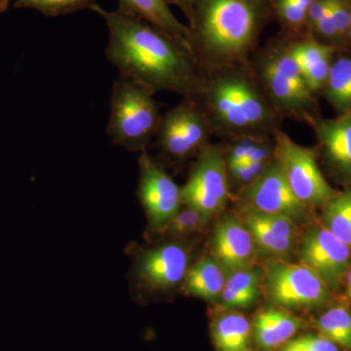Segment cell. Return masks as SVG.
I'll list each match as a JSON object with an SVG mask.
<instances>
[{
	"label": "cell",
	"mask_w": 351,
	"mask_h": 351,
	"mask_svg": "<svg viewBox=\"0 0 351 351\" xmlns=\"http://www.w3.org/2000/svg\"><path fill=\"white\" fill-rule=\"evenodd\" d=\"M189 265V252L184 245L175 242L158 245L138 256L136 278L145 290H170L184 280Z\"/></svg>",
	"instance_id": "cell-13"
},
{
	"label": "cell",
	"mask_w": 351,
	"mask_h": 351,
	"mask_svg": "<svg viewBox=\"0 0 351 351\" xmlns=\"http://www.w3.org/2000/svg\"><path fill=\"white\" fill-rule=\"evenodd\" d=\"M232 196L228 166L221 145L210 143L196 161L182 188V205L211 219L223 209Z\"/></svg>",
	"instance_id": "cell-8"
},
{
	"label": "cell",
	"mask_w": 351,
	"mask_h": 351,
	"mask_svg": "<svg viewBox=\"0 0 351 351\" xmlns=\"http://www.w3.org/2000/svg\"><path fill=\"white\" fill-rule=\"evenodd\" d=\"M119 10L137 16L186 43L188 25L176 18L167 0H119Z\"/></svg>",
	"instance_id": "cell-19"
},
{
	"label": "cell",
	"mask_w": 351,
	"mask_h": 351,
	"mask_svg": "<svg viewBox=\"0 0 351 351\" xmlns=\"http://www.w3.org/2000/svg\"><path fill=\"white\" fill-rule=\"evenodd\" d=\"M9 3H10V0H0V14L5 12L8 9Z\"/></svg>",
	"instance_id": "cell-33"
},
{
	"label": "cell",
	"mask_w": 351,
	"mask_h": 351,
	"mask_svg": "<svg viewBox=\"0 0 351 351\" xmlns=\"http://www.w3.org/2000/svg\"><path fill=\"white\" fill-rule=\"evenodd\" d=\"M316 327L322 336L351 351V313L343 306H332L321 314Z\"/></svg>",
	"instance_id": "cell-25"
},
{
	"label": "cell",
	"mask_w": 351,
	"mask_h": 351,
	"mask_svg": "<svg viewBox=\"0 0 351 351\" xmlns=\"http://www.w3.org/2000/svg\"><path fill=\"white\" fill-rule=\"evenodd\" d=\"M345 281L346 284V294H348V299L351 301V265L348 270V274H346Z\"/></svg>",
	"instance_id": "cell-31"
},
{
	"label": "cell",
	"mask_w": 351,
	"mask_h": 351,
	"mask_svg": "<svg viewBox=\"0 0 351 351\" xmlns=\"http://www.w3.org/2000/svg\"><path fill=\"white\" fill-rule=\"evenodd\" d=\"M163 113L154 94L123 76L113 83L108 135L132 152L147 151L156 138Z\"/></svg>",
	"instance_id": "cell-5"
},
{
	"label": "cell",
	"mask_w": 351,
	"mask_h": 351,
	"mask_svg": "<svg viewBox=\"0 0 351 351\" xmlns=\"http://www.w3.org/2000/svg\"><path fill=\"white\" fill-rule=\"evenodd\" d=\"M300 262L315 272L330 291H339L350 267L351 248L324 226H314L302 235Z\"/></svg>",
	"instance_id": "cell-11"
},
{
	"label": "cell",
	"mask_w": 351,
	"mask_h": 351,
	"mask_svg": "<svg viewBox=\"0 0 351 351\" xmlns=\"http://www.w3.org/2000/svg\"><path fill=\"white\" fill-rule=\"evenodd\" d=\"M249 320L237 313H226L215 321L212 336L219 351H247L250 341Z\"/></svg>",
	"instance_id": "cell-23"
},
{
	"label": "cell",
	"mask_w": 351,
	"mask_h": 351,
	"mask_svg": "<svg viewBox=\"0 0 351 351\" xmlns=\"http://www.w3.org/2000/svg\"><path fill=\"white\" fill-rule=\"evenodd\" d=\"M260 294V276L250 267L228 274L219 298L226 308H247L253 306Z\"/></svg>",
	"instance_id": "cell-21"
},
{
	"label": "cell",
	"mask_w": 351,
	"mask_h": 351,
	"mask_svg": "<svg viewBox=\"0 0 351 351\" xmlns=\"http://www.w3.org/2000/svg\"><path fill=\"white\" fill-rule=\"evenodd\" d=\"M250 63L270 106L279 117L306 125L319 119L315 95L304 82L283 34L258 48Z\"/></svg>",
	"instance_id": "cell-4"
},
{
	"label": "cell",
	"mask_w": 351,
	"mask_h": 351,
	"mask_svg": "<svg viewBox=\"0 0 351 351\" xmlns=\"http://www.w3.org/2000/svg\"><path fill=\"white\" fill-rule=\"evenodd\" d=\"M239 218L248 228L256 252L281 260L294 251L298 239V226L281 215L265 214L242 207Z\"/></svg>",
	"instance_id": "cell-14"
},
{
	"label": "cell",
	"mask_w": 351,
	"mask_h": 351,
	"mask_svg": "<svg viewBox=\"0 0 351 351\" xmlns=\"http://www.w3.org/2000/svg\"><path fill=\"white\" fill-rule=\"evenodd\" d=\"M226 270L216 258H201L189 267L184 277V289L188 294L206 301H216L221 297L226 281Z\"/></svg>",
	"instance_id": "cell-20"
},
{
	"label": "cell",
	"mask_w": 351,
	"mask_h": 351,
	"mask_svg": "<svg viewBox=\"0 0 351 351\" xmlns=\"http://www.w3.org/2000/svg\"><path fill=\"white\" fill-rule=\"evenodd\" d=\"M317 138L318 154L346 186H351V114L319 119L309 124Z\"/></svg>",
	"instance_id": "cell-15"
},
{
	"label": "cell",
	"mask_w": 351,
	"mask_h": 351,
	"mask_svg": "<svg viewBox=\"0 0 351 351\" xmlns=\"http://www.w3.org/2000/svg\"><path fill=\"white\" fill-rule=\"evenodd\" d=\"M321 93L338 115L351 114V57L334 58Z\"/></svg>",
	"instance_id": "cell-22"
},
{
	"label": "cell",
	"mask_w": 351,
	"mask_h": 351,
	"mask_svg": "<svg viewBox=\"0 0 351 351\" xmlns=\"http://www.w3.org/2000/svg\"><path fill=\"white\" fill-rule=\"evenodd\" d=\"M211 252L226 274L252 267L255 244L239 216L226 214L219 219L212 237Z\"/></svg>",
	"instance_id": "cell-16"
},
{
	"label": "cell",
	"mask_w": 351,
	"mask_h": 351,
	"mask_svg": "<svg viewBox=\"0 0 351 351\" xmlns=\"http://www.w3.org/2000/svg\"><path fill=\"white\" fill-rule=\"evenodd\" d=\"M283 34L307 87L315 96L321 93L338 48L321 43L307 32L298 36Z\"/></svg>",
	"instance_id": "cell-17"
},
{
	"label": "cell",
	"mask_w": 351,
	"mask_h": 351,
	"mask_svg": "<svg viewBox=\"0 0 351 351\" xmlns=\"http://www.w3.org/2000/svg\"><path fill=\"white\" fill-rule=\"evenodd\" d=\"M274 157L295 195L309 208L323 207L338 195L321 172L316 147L295 143L285 132L276 135Z\"/></svg>",
	"instance_id": "cell-7"
},
{
	"label": "cell",
	"mask_w": 351,
	"mask_h": 351,
	"mask_svg": "<svg viewBox=\"0 0 351 351\" xmlns=\"http://www.w3.org/2000/svg\"><path fill=\"white\" fill-rule=\"evenodd\" d=\"M271 0H193L186 43L201 71L250 63Z\"/></svg>",
	"instance_id": "cell-2"
},
{
	"label": "cell",
	"mask_w": 351,
	"mask_h": 351,
	"mask_svg": "<svg viewBox=\"0 0 351 351\" xmlns=\"http://www.w3.org/2000/svg\"><path fill=\"white\" fill-rule=\"evenodd\" d=\"M323 226L351 248V186L323 206Z\"/></svg>",
	"instance_id": "cell-24"
},
{
	"label": "cell",
	"mask_w": 351,
	"mask_h": 351,
	"mask_svg": "<svg viewBox=\"0 0 351 351\" xmlns=\"http://www.w3.org/2000/svg\"><path fill=\"white\" fill-rule=\"evenodd\" d=\"M247 351H248V350H247Z\"/></svg>",
	"instance_id": "cell-34"
},
{
	"label": "cell",
	"mask_w": 351,
	"mask_h": 351,
	"mask_svg": "<svg viewBox=\"0 0 351 351\" xmlns=\"http://www.w3.org/2000/svg\"><path fill=\"white\" fill-rule=\"evenodd\" d=\"M212 137L206 117L195 98H182L166 110L156 136L161 154L177 162L197 156Z\"/></svg>",
	"instance_id": "cell-6"
},
{
	"label": "cell",
	"mask_w": 351,
	"mask_h": 351,
	"mask_svg": "<svg viewBox=\"0 0 351 351\" xmlns=\"http://www.w3.org/2000/svg\"><path fill=\"white\" fill-rule=\"evenodd\" d=\"M209 219L197 210L184 205V209L181 208L162 230L173 237H184L202 230Z\"/></svg>",
	"instance_id": "cell-28"
},
{
	"label": "cell",
	"mask_w": 351,
	"mask_h": 351,
	"mask_svg": "<svg viewBox=\"0 0 351 351\" xmlns=\"http://www.w3.org/2000/svg\"><path fill=\"white\" fill-rule=\"evenodd\" d=\"M168 3L177 6L184 14L188 23L191 21L193 11V0H167Z\"/></svg>",
	"instance_id": "cell-30"
},
{
	"label": "cell",
	"mask_w": 351,
	"mask_h": 351,
	"mask_svg": "<svg viewBox=\"0 0 351 351\" xmlns=\"http://www.w3.org/2000/svg\"><path fill=\"white\" fill-rule=\"evenodd\" d=\"M91 10L105 20L106 56L120 76L152 94L170 92L195 98L202 73L188 44L119 9L108 11L96 4Z\"/></svg>",
	"instance_id": "cell-1"
},
{
	"label": "cell",
	"mask_w": 351,
	"mask_h": 351,
	"mask_svg": "<svg viewBox=\"0 0 351 351\" xmlns=\"http://www.w3.org/2000/svg\"><path fill=\"white\" fill-rule=\"evenodd\" d=\"M302 328L297 316L280 308H269L258 314L254 320V338L258 348L271 351L280 348Z\"/></svg>",
	"instance_id": "cell-18"
},
{
	"label": "cell",
	"mask_w": 351,
	"mask_h": 351,
	"mask_svg": "<svg viewBox=\"0 0 351 351\" xmlns=\"http://www.w3.org/2000/svg\"><path fill=\"white\" fill-rule=\"evenodd\" d=\"M242 207L261 213L281 215L301 223L309 208L293 193L276 157L257 180L237 191Z\"/></svg>",
	"instance_id": "cell-10"
},
{
	"label": "cell",
	"mask_w": 351,
	"mask_h": 351,
	"mask_svg": "<svg viewBox=\"0 0 351 351\" xmlns=\"http://www.w3.org/2000/svg\"><path fill=\"white\" fill-rule=\"evenodd\" d=\"M201 73L195 99L215 137L223 141L243 136L274 138L283 130L284 119L270 106L251 63Z\"/></svg>",
	"instance_id": "cell-3"
},
{
	"label": "cell",
	"mask_w": 351,
	"mask_h": 351,
	"mask_svg": "<svg viewBox=\"0 0 351 351\" xmlns=\"http://www.w3.org/2000/svg\"><path fill=\"white\" fill-rule=\"evenodd\" d=\"M292 341L302 351H339L334 341L322 335H306Z\"/></svg>",
	"instance_id": "cell-29"
},
{
	"label": "cell",
	"mask_w": 351,
	"mask_h": 351,
	"mask_svg": "<svg viewBox=\"0 0 351 351\" xmlns=\"http://www.w3.org/2000/svg\"><path fill=\"white\" fill-rule=\"evenodd\" d=\"M314 0H271L274 18L280 25L283 34L290 36L306 32L309 7Z\"/></svg>",
	"instance_id": "cell-26"
},
{
	"label": "cell",
	"mask_w": 351,
	"mask_h": 351,
	"mask_svg": "<svg viewBox=\"0 0 351 351\" xmlns=\"http://www.w3.org/2000/svg\"><path fill=\"white\" fill-rule=\"evenodd\" d=\"M98 0H14V8L32 9L46 17L71 15L96 5Z\"/></svg>",
	"instance_id": "cell-27"
},
{
	"label": "cell",
	"mask_w": 351,
	"mask_h": 351,
	"mask_svg": "<svg viewBox=\"0 0 351 351\" xmlns=\"http://www.w3.org/2000/svg\"><path fill=\"white\" fill-rule=\"evenodd\" d=\"M281 351H302V350H300V348H298V346H295V343H293L292 341H289L287 345L284 346V348H282V350H281Z\"/></svg>",
	"instance_id": "cell-32"
},
{
	"label": "cell",
	"mask_w": 351,
	"mask_h": 351,
	"mask_svg": "<svg viewBox=\"0 0 351 351\" xmlns=\"http://www.w3.org/2000/svg\"><path fill=\"white\" fill-rule=\"evenodd\" d=\"M138 170V198L152 228L162 230L182 208V188L147 151L141 152Z\"/></svg>",
	"instance_id": "cell-12"
},
{
	"label": "cell",
	"mask_w": 351,
	"mask_h": 351,
	"mask_svg": "<svg viewBox=\"0 0 351 351\" xmlns=\"http://www.w3.org/2000/svg\"><path fill=\"white\" fill-rule=\"evenodd\" d=\"M265 276L267 294L279 306L313 308L331 299L326 284L302 263L270 261L265 265Z\"/></svg>",
	"instance_id": "cell-9"
}]
</instances>
